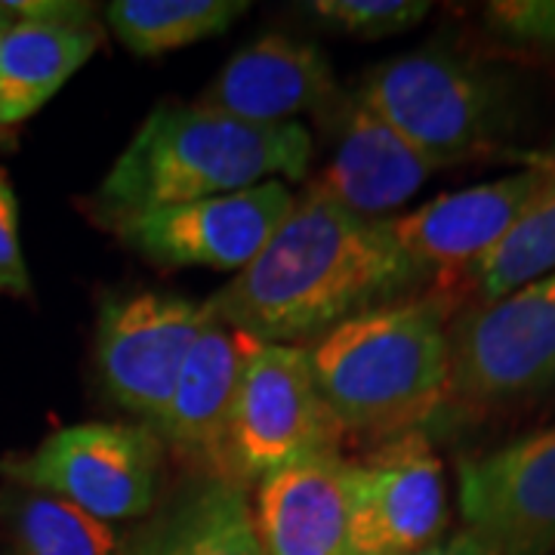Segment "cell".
<instances>
[{
    "label": "cell",
    "mask_w": 555,
    "mask_h": 555,
    "mask_svg": "<svg viewBox=\"0 0 555 555\" xmlns=\"http://www.w3.org/2000/svg\"><path fill=\"white\" fill-rule=\"evenodd\" d=\"M423 281L429 278L398 250L386 222L358 219L309 182L262 254L204 306L225 327L299 346L408 299Z\"/></svg>",
    "instance_id": "6da1fadb"
},
{
    "label": "cell",
    "mask_w": 555,
    "mask_h": 555,
    "mask_svg": "<svg viewBox=\"0 0 555 555\" xmlns=\"http://www.w3.org/2000/svg\"><path fill=\"white\" fill-rule=\"evenodd\" d=\"M309 160L312 137L297 120L247 124L195 102H164L139 124L102 179L93 214L112 229L127 217L244 192L272 179L297 182Z\"/></svg>",
    "instance_id": "7a4b0ae2"
},
{
    "label": "cell",
    "mask_w": 555,
    "mask_h": 555,
    "mask_svg": "<svg viewBox=\"0 0 555 555\" xmlns=\"http://www.w3.org/2000/svg\"><path fill=\"white\" fill-rule=\"evenodd\" d=\"M451 299L426 294L349 318L309 346L312 371L343 436L420 429L451 401Z\"/></svg>",
    "instance_id": "3957f363"
},
{
    "label": "cell",
    "mask_w": 555,
    "mask_h": 555,
    "mask_svg": "<svg viewBox=\"0 0 555 555\" xmlns=\"http://www.w3.org/2000/svg\"><path fill=\"white\" fill-rule=\"evenodd\" d=\"M358 96L433 167L494 152L518 120L513 80L438 47L371 68Z\"/></svg>",
    "instance_id": "277c9868"
},
{
    "label": "cell",
    "mask_w": 555,
    "mask_h": 555,
    "mask_svg": "<svg viewBox=\"0 0 555 555\" xmlns=\"http://www.w3.org/2000/svg\"><path fill=\"white\" fill-rule=\"evenodd\" d=\"M160 460L164 444L142 423H78L43 438L31 454L3 460L0 473L112 525L152 513Z\"/></svg>",
    "instance_id": "5b68a950"
},
{
    "label": "cell",
    "mask_w": 555,
    "mask_h": 555,
    "mask_svg": "<svg viewBox=\"0 0 555 555\" xmlns=\"http://www.w3.org/2000/svg\"><path fill=\"white\" fill-rule=\"evenodd\" d=\"M339 438L343 429L318 389L309 346L257 339L229 429V478L247 488L302 456L339 451Z\"/></svg>",
    "instance_id": "8992f818"
},
{
    "label": "cell",
    "mask_w": 555,
    "mask_h": 555,
    "mask_svg": "<svg viewBox=\"0 0 555 555\" xmlns=\"http://www.w3.org/2000/svg\"><path fill=\"white\" fill-rule=\"evenodd\" d=\"M555 386V272L451 327V398L500 404Z\"/></svg>",
    "instance_id": "52a82bcc"
},
{
    "label": "cell",
    "mask_w": 555,
    "mask_h": 555,
    "mask_svg": "<svg viewBox=\"0 0 555 555\" xmlns=\"http://www.w3.org/2000/svg\"><path fill=\"white\" fill-rule=\"evenodd\" d=\"M214 324L204 302L164 291H133L102 302L96 364L105 392L158 429L192 346Z\"/></svg>",
    "instance_id": "ba28073f"
},
{
    "label": "cell",
    "mask_w": 555,
    "mask_h": 555,
    "mask_svg": "<svg viewBox=\"0 0 555 555\" xmlns=\"http://www.w3.org/2000/svg\"><path fill=\"white\" fill-rule=\"evenodd\" d=\"M451 521L441 456L423 429L349 463V555H414Z\"/></svg>",
    "instance_id": "9c48e42d"
},
{
    "label": "cell",
    "mask_w": 555,
    "mask_h": 555,
    "mask_svg": "<svg viewBox=\"0 0 555 555\" xmlns=\"http://www.w3.org/2000/svg\"><path fill=\"white\" fill-rule=\"evenodd\" d=\"M297 195L281 182H262L244 192L160 207L115 222L118 235L139 257L164 269H247L287 219Z\"/></svg>",
    "instance_id": "30bf717a"
},
{
    "label": "cell",
    "mask_w": 555,
    "mask_h": 555,
    "mask_svg": "<svg viewBox=\"0 0 555 555\" xmlns=\"http://www.w3.org/2000/svg\"><path fill=\"white\" fill-rule=\"evenodd\" d=\"M460 516L496 555L555 553V426L460 460Z\"/></svg>",
    "instance_id": "8fae6325"
},
{
    "label": "cell",
    "mask_w": 555,
    "mask_h": 555,
    "mask_svg": "<svg viewBox=\"0 0 555 555\" xmlns=\"http://www.w3.org/2000/svg\"><path fill=\"white\" fill-rule=\"evenodd\" d=\"M546 179V160L540 152H528L525 167L513 173L438 195L411 214L386 219V229L426 278H463L516 229Z\"/></svg>",
    "instance_id": "7c38bea8"
},
{
    "label": "cell",
    "mask_w": 555,
    "mask_h": 555,
    "mask_svg": "<svg viewBox=\"0 0 555 555\" xmlns=\"http://www.w3.org/2000/svg\"><path fill=\"white\" fill-rule=\"evenodd\" d=\"M257 337L214 321L179 371L155 436L198 476L229 478V429L241 377ZM235 485V481H232Z\"/></svg>",
    "instance_id": "4fadbf2b"
},
{
    "label": "cell",
    "mask_w": 555,
    "mask_h": 555,
    "mask_svg": "<svg viewBox=\"0 0 555 555\" xmlns=\"http://www.w3.org/2000/svg\"><path fill=\"white\" fill-rule=\"evenodd\" d=\"M433 170L429 158L356 96L343 105L331 160L312 185L358 219L386 222L398 217V207L414 198Z\"/></svg>",
    "instance_id": "5bb4252c"
},
{
    "label": "cell",
    "mask_w": 555,
    "mask_h": 555,
    "mask_svg": "<svg viewBox=\"0 0 555 555\" xmlns=\"http://www.w3.org/2000/svg\"><path fill=\"white\" fill-rule=\"evenodd\" d=\"M334 93V72L315 43L266 35L225 62L195 105L247 124H291Z\"/></svg>",
    "instance_id": "9a60e30c"
},
{
    "label": "cell",
    "mask_w": 555,
    "mask_h": 555,
    "mask_svg": "<svg viewBox=\"0 0 555 555\" xmlns=\"http://www.w3.org/2000/svg\"><path fill=\"white\" fill-rule=\"evenodd\" d=\"M254 516L266 555H349V460L327 451L269 473Z\"/></svg>",
    "instance_id": "2e32d148"
},
{
    "label": "cell",
    "mask_w": 555,
    "mask_h": 555,
    "mask_svg": "<svg viewBox=\"0 0 555 555\" xmlns=\"http://www.w3.org/2000/svg\"><path fill=\"white\" fill-rule=\"evenodd\" d=\"M100 47L90 7L68 16L16 20L0 38V127L40 112Z\"/></svg>",
    "instance_id": "e0dca14e"
},
{
    "label": "cell",
    "mask_w": 555,
    "mask_h": 555,
    "mask_svg": "<svg viewBox=\"0 0 555 555\" xmlns=\"http://www.w3.org/2000/svg\"><path fill=\"white\" fill-rule=\"evenodd\" d=\"M133 555H266L244 485L198 476L142 528Z\"/></svg>",
    "instance_id": "ac0fdd59"
},
{
    "label": "cell",
    "mask_w": 555,
    "mask_h": 555,
    "mask_svg": "<svg viewBox=\"0 0 555 555\" xmlns=\"http://www.w3.org/2000/svg\"><path fill=\"white\" fill-rule=\"evenodd\" d=\"M0 518L25 555H133L108 521L20 485L0 491Z\"/></svg>",
    "instance_id": "d6986e66"
},
{
    "label": "cell",
    "mask_w": 555,
    "mask_h": 555,
    "mask_svg": "<svg viewBox=\"0 0 555 555\" xmlns=\"http://www.w3.org/2000/svg\"><path fill=\"white\" fill-rule=\"evenodd\" d=\"M537 152L550 167L546 185L537 192L516 229L460 278L476 297V306H488L537 278L555 272V142Z\"/></svg>",
    "instance_id": "ffe728a7"
},
{
    "label": "cell",
    "mask_w": 555,
    "mask_h": 555,
    "mask_svg": "<svg viewBox=\"0 0 555 555\" xmlns=\"http://www.w3.org/2000/svg\"><path fill=\"white\" fill-rule=\"evenodd\" d=\"M247 10L244 0H115L105 20L130 53L160 56L222 35Z\"/></svg>",
    "instance_id": "44dd1931"
},
{
    "label": "cell",
    "mask_w": 555,
    "mask_h": 555,
    "mask_svg": "<svg viewBox=\"0 0 555 555\" xmlns=\"http://www.w3.org/2000/svg\"><path fill=\"white\" fill-rule=\"evenodd\" d=\"M426 0H315L309 13L352 38L377 40L411 31L429 16Z\"/></svg>",
    "instance_id": "7402d4cb"
},
{
    "label": "cell",
    "mask_w": 555,
    "mask_h": 555,
    "mask_svg": "<svg viewBox=\"0 0 555 555\" xmlns=\"http://www.w3.org/2000/svg\"><path fill=\"white\" fill-rule=\"evenodd\" d=\"M485 22L503 47L555 68V0H496Z\"/></svg>",
    "instance_id": "603a6c76"
},
{
    "label": "cell",
    "mask_w": 555,
    "mask_h": 555,
    "mask_svg": "<svg viewBox=\"0 0 555 555\" xmlns=\"http://www.w3.org/2000/svg\"><path fill=\"white\" fill-rule=\"evenodd\" d=\"M28 291H31V281L22 259L20 201H16L10 177L0 170V294L25 297Z\"/></svg>",
    "instance_id": "cb8c5ba5"
},
{
    "label": "cell",
    "mask_w": 555,
    "mask_h": 555,
    "mask_svg": "<svg viewBox=\"0 0 555 555\" xmlns=\"http://www.w3.org/2000/svg\"><path fill=\"white\" fill-rule=\"evenodd\" d=\"M414 555H496L485 540H478L476 534H469V531H456L451 537H441L438 543L433 546H426V550H420Z\"/></svg>",
    "instance_id": "d4e9b609"
},
{
    "label": "cell",
    "mask_w": 555,
    "mask_h": 555,
    "mask_svg": "<svg viewBox=\"0 0 555 555\" xmlns=\"http://www.w3.org/2000/svg\"><path fill=\"white\" fill-rule=\"evenodd\" d=\"M13 22H16V16L10 13V7H7V0H3V3H0V38L10 31V25H13Z\"/></svg>",
    "instance_id": "484cf974"
}]
</instances>
